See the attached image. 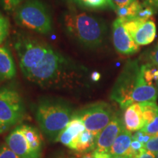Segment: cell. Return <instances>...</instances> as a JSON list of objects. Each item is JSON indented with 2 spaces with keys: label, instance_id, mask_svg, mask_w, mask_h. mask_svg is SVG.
Instances as JSON below:
<instances>
[{
  "label": "cell",
  "instance_id": "1",
  "mask_svg": "<svg viewBox=\"0 0 158 158\" xmlns=\"http://www.w3.org/2000/svg\"><path fill=\"white\" fill-rule=\"evenodd\" d=\"M13 47L23 76L39 87L71 91L84 85L86 68L43 40L19 32Z\"/></svg>",
  "mask_w": 158,
  "mask_h": 158
},
{
  "label": "cell",
  "instance_id": "2",
  "mask_svg": "<svg viewBox=\"0 0 158 158\" xmlns=\"http://www.w3.org/2000/svg\"><path fill=\"white\" fill-rule=\"evenodd\" d=\"M158 91L145 80L139 60H129L116 80L110 98L125 109L135 102H156Z\"/></svg>",
  "mask_w": 158,
  "mask_h": 158
},
{
  "label": "cell",
  "instance_id": "3",
  "mask_svg": "<svg viewBox=\"0 0 158 158\" xmlns=\"http://www.w3.org/2000/svg\"><path fill=\"white\" fill-rule=\"evenodd\" d=\"M62 19L63 29L78 44L93 49L104 43L107 28L101 19L75 8L64 12Z\"/></svg>",
  "mask_w": 158,
  "mask_h": 158
},
{
  "label": "cell",
  "instance_id": "4",
  "mask_svg": "<svg viewBox=\"0 0 158 158\" xmlns=\"http://www.w3.org/2000/svg\"><path fill=\"white\" fill-rule=\"evenodd\" d=\"M74 115L72 106L61 99L45 98L38 102L35 116L40 127L50 141H55Z\"/></svg>",
  "mask_w": 158,
  "mask_h": 158
},
{
  "label": "cell",
  "instance_id": "5",
  "mask_svg": "<svg viewBox=\"0 0 158 158\" xmlns=\"http://www.w3.org/2000/svg\"><path fill=\"white\" fill-rule=\"evenodd\" d=\"M15 23L38 34L48 35L53 31L50 11L41 0H26L13 13Z\"/></svg>",
  "mask_w": 158,
  "mask_h": 158
},
{
  "label": "cell",
  "instance_id": "6",
  "mask_svg": "<svg viewBox=\"0 0 158 158\" xmlns=\"http://www.w3.org/2000/svg\"><path fill=\"white\" fill-rule=\"evenodd\" d=\"M74 114L83 122L86 129L96 137L116 115L110 105L105 102L89 105Z\"/></svg>",
  "mask_w": 158,
  "mask_h": 158
},
{
  "label": "cell",
  "instance_id": "7",
  "mask_svg": "<svg viewBox=\"0 0 158 158\" xmlns=\"http://www.w3.org/2000/svg\"><path fill=\"white\" fill-rule=\"evenodd\" d=\"M25 114L22 98L16 90L0 89V121L9 128L21 122Z\"/></svg>",
  "mask_w": 158,
  "mask_h": 158
},
{
  "label": "cell",
  "instance_id": "8",
  "mask_svg": "<svg viewBox=\"0 0 158 158\" xmlns=\"http://www.w3.org/2000/svg\"><path fill=\"white\" fill-rule=\"evenodd\" d=\"M112 38L114 48L118 54L129 56L139 51V45L136 44L124 28L123 21L120 18H117L112 24Z\"/></svg>",
  "mask_w": 158,
  "mask_h": 158
},
{
  "label": "cell",
  "instance_id": "9",
  "mask_svg": "<svg viewBox=\"0 0 158 158\" xmlns=\"http://www.w3.org/2000/svg\"><path fill=\"white\" fill-rule=\"evenodd\" d=\"M124 128L122 118L115 115L110 123L97 135L95 149L102 152H108L116 138Z\"/></svg>",
  "mask_w": 158,
  "mask_h": 158
},
{
  "label": "cell",
  "instance_id": "10",
  "mask_svg": "<svg viewBox=\"0 0 158 158\" xmlns=\"http://www.w3.org/2000/svg\"><path fill=\"white\" fill-rule=\"evenodd\" d=\"M86 130L84 123L74 114L67 126L59 133L55 141L62 143L69 149L73 150L77 138Z\"/></svg>",
  "mask_w": 158,
  "mask_h": 158
},
{
  "label": "cell",
  "instance_id": "11",
  "mask_svg": "<svg viewBox=\"0 0 158 158\" xmlns=\"http://www.w3.org/2000/svg\"><path fill=\"white\" fill-rule=\"evenodd\" d=\"M6 144L21 158H39L32 152L28 141L19 126L6 138Z\"/></svg>",
  "mask_w": 158,
  "mask_h": 158
},
{
  "label": "cell",
  "instance_id": "12",
  "mask_svg": "<svg viewBox=\"0 0 158 158\" xmlns=\"http://www.w3.org/2000/svg\"><path fill=\"white\" fill-rule=\"evenodd\" d=\"M124 128L131 133L141 130L145 125L141 102H135L125 108L123 115Z\"/></svg>",
  "mask_w": 158,
  "mask_h": 158
},
{
  "label": "cell",
  "instance_id": "13",
  "mask_svg": "<svg viewBox=\"0 0 158 158\" xmlns=\"http://www.w3.org/2000/svg\"><path fill=\"white\" fill-rule=\"evenodd\" d=\"M156 33L157 29L155 21L152 19L142 23L135 31L132 37L136 44L139 46L146 45L153 42L155 39Z\"/></svg>",
  "mask_w": 158,
  "mask_h": 158
},
{
  "label": "cell",
  "instance_id": "14",
  "mask_svg": "<svg viewBox=\"0 0 158 158\" xmlns=\"http://www.w3.org/2000/svg\"><path fill=\"white\" fill-rule=\"evenodd\" d=\"M16 75V68L11 52L7 47L0 46V81L10 80Z\"/></svg>",
  "mask_w": 158,
  "mask_h": 158
},
{
  "label": "cell",
  "instance_id": "15",
  "mask_svg": "<svg viewBox=\"0 0 158 158\" xmlns=\"http://www.w3.org/2000/svg\"><path fill=\"white\" fill-rule=\"evenodd\" d=\"M132 135L133 134L131 132L128 131L125 128H124L121 133L118 134L117 138H116L115 141L114 142L113 145L110 147L108 153L112 157L123 156V157H127L130 151L132 140H133Z\"/></svg>",
  "mask_w": 158,
  "mask_h": 158
},
{
  "label": "cell",
  "instance_id": "16",
  "mask_svg": "<svg viewBox=\"0 0 158 158\" xmlns=\"http://www.w3.org/2000/svg\"><path fill=\"white\" fill-rule=\"evenodd\" d=\"M19 127L27 138L32 152L39 158H40L43 149V138L39 130L29 125H20Z\"/></svg>",
  "mask_w": 158,
  "mask_h": 158
},
{
  "label": "cell",
  "instance_id": "17",
  "mask_svg": "<svg viewBox=\"0 0 158 158\" xmlns=\"http://www.w3.org/2000/svg\"><path fill=\"white\" fill-rule=\"evenodd\" d=\"M96 136L88 130H85L79 135L75 144L74 151L84 155L95 149Z\"/></svg>",
  "mask_w": 158,
  "mask_h": 158
},
{
  "label": "cell",
  "instance_id": "18",
  "mask_svg": "<svg viewBox=\"0 0 158 158\" xmlns=\"http://www.w3.org/2000/svg\"><path fill=\"white\" fill-rule=\"evenodd\" d=\"M75 5L84 9H105L116 10V6L112 0H68Z\"/></svg>",
  "mask_w": 158,
  "mask_h": 158
},
{
  "label": "cell",
  "instance_id": "19",
  "mask_svg": "<svg viewBox=\"0 0 158 158\" xmlns=\"http://www.w3.org/2000/svg\"><path fill=\"white\" fill-rule=\"evenodd\" d=\"M141 6L142 4L140 3L138 0H135V2L130 5L123 6V7H116V10L114 11L118 15V18L124 20L133 19L137 16L138 11L141 8Z\"/></svg>",
  "mask_w": 158,
  "mask_h": 158
},
{
  "label": "cell",
  "instance_id": "20",
  "mask_svg": "<svg viewBox=\"0 0 158 158\" xmlns=\"http://www.w3.org/2000/svg\"><path fill=\"white\" fill-rule=\"evenodd\" d=\"M145 124L149 123L158 114V106L156 102L148 101L141 102Z\"/></svg>",
  "mask_w": 158,
  "mask_h": 158
},
{
  "label": "cell",
  "instance_id": "21",
  "mask_svg": "<svg viewBox=\"0 0 158 158\" xmlns=\"http://www.w3.org/2000/svg\"><path fill=\"white\" fill-rule=\"evenodd\" d=\"M141 64L158 68V42L153 48L144 53L141 58Z\"/></svg>",
  "mask_w": 158,
  "mask_h": 158
},
{
  "label": "cell",
  "instance_id": "22",
  "mask_svg": "<svg viewBox=\"0 0 158 158\" xmlns=\"http://www.w3.org/2000/svg\"><path fill=\"white\" fill-rule=\"evenodd\" d=\"M9 30L10 23L8 19L0 13V45L8 36Z\"/></svg>",
  "mask_w": 158,
  "mask_h": 158
},
{
  "label": "cell",
  "instance_id": "23",
  "mask_svg": "<svg viewBox=\"0 0 158 158\" xmlns=\"http://www.w3.org/2000/svg\"><path fill=\"white\" fill-rule=\"evenodd\" d=\"M23 2V0H0V4L4 10L13 13Z\"/></svg>",
  "mask_w": 158,
  "mask_h": 158
},
{
  "label": "cell",
  "instance_id": "24",
  "mask_svg": "<svg viewBox=\"0 0 158 158\" xmlns=\"http://www.w3.org/2000/svg\"><path fill=\"white\" fill-rule=\"evenodd\" d=\"M141 130L148 135L152 136L158 135V114L152 121L145 124Z\"/></svg>",
  "mask_w": 158,
  "mask_h": 158
},
{
  "label": "cell",
  "instance_id": "25",
  "mask_svg": "<svg viewBox=\"0 0 158 158\" xmlns=\"http://www.w3.org/2000/svg\"><path fill=\"white\" fill-rule=\"evenodd\" d=\"M152 137H154V136L148 135V134L145 133L144 132L141 131V130H138V131L135 132V133L133 134V135H132L133 139L139 141L140 143H141L143 146H145V144L147 143Z\"/></svg>",
  "mask_w": 158,
  "mask_h": 158
},
{
  "label": "cell",
  "instance_id": "26",
  "mask_svg": "<svg viewBox=\"0 0 158 158\" xmlns=\"http://www.w3.org/2000/svg\"><path fill=\"white\" fill-rule=\"evenodd\" d=\"M0 158H21L6 145H2L0 147Z\"/></svg>",
  "mask_w": 158,
  "mask_h": 158
},
{
  "label": "cell",
  "instance_id": "27",
  "mask_svg": "<svg viewBox=\"0 0 158 158\" xmlns=\"http://www.w3.org/2000/svg\"><path fill=\"white\" fill-rule=\"evenodd\" d=\"M145 149L148 151L154 153L158 152V135L154 136L144 146Z\"/></svg>",
  "mask_w": 158,
  "mask_h": 158
},
{
  "label": "cell",
  "instance_id": "28",
  "mask_svg": "<svg viewBox=\"0 0 158 158\" xmlns=\"http://www.w3.org/2000/svg\"><path fill=\"white\" fill-rule=\"evenodd\" d=\"M135 0H112L114 5H115L116 7H123V6H126L127 5H130Z\"/></svg>",
  "mask_w": 158,
  "mask_h": 158
},
{
  "label": "cell",
  "instance_id": "29",
  "mask_svg": "<svg viewBox=\"0 0 158 158\" xmlns=\"http://www.w3.org/2000/svg\"><path fill=\"white\" fill-rule=\"evenodd\" d=\"M135 158H156V154L145 149L141 155H139Z\"/></svg>",
  "mask_w": 158,
  "mask_h": 158
},
{
  "label": "cell",
  "instance_id": "30",
  "mask_svg": "<svg viewBox=\"0 0 158 158\" xmlns=\"http://www.w3.org/2000/svg\"><path fill=\"white\" fill-rule=\"evenodd\" d=\"M91 78H92V80L93 81H98L99 79L100 78V74L98 72H94L92 74Z\"/></svg>",
  "mask_w": 158,
  "mask_h": 158
},
{
  "label": "cell",
  "instance_id": "31",
  "mask_svg": "<svg viewBox=\"0 0 158 158\" xmlns=\"http://www.w3.org/2000/svg\"><path fill=\"white\" fill-rule=\"evenodd\" d=\"M9 127H7V125H5V124L2 123V122L0 121V134L5 133V132L7 131Z\"/></svg>",
  "mask_w": 158,
  "mask_h": 158
},
{
  "label": "cell",
  "instance_id": "32",
  "mask_svg": "<svg viewBox=\"0 0 158 158\" xmlns=\"http://www.w3.org/2000/svg\"><path fill=\"white\" fill-rule=\"evenodd\" d=\"M148 2L153 7L158 9V0H148Z\"/></svg>",
  "mask_w": 158,
  "mask_h": 158
},
{
  "label": "cell",
  "instance_id": "33",
  "mask_svg": "<svg viewBox=\"0 0 158 158\" xmlns=\"http://www.w3.org/2000/svg\"><path fill=\"white\" fill-rule=\"evenodd\" d=\"M155 87L157 88V91H158V78L157 79V81H155Z\"/></svg>",
  "mask_w": 158,
  "mask_h": 158
},
{
  "label": "cell",
  "instance_id": "34",
  "mask_svg": "<svg viewBox=\"0 0 158 158\" xmlns=\"http://www.w3.org/2000/svg\"><path fill=\"white\" fill-rule=\"evenodd\" d=\"M113 158H127L125 157H123V156H114V157H112Z\"/></svg>",
  "mask_w": 158,
  "mask_h": 158
},
{
  "label": "cell",
  "instance_id": "35",
  "mask_svg": "<svg viewBox=\"0 0 158 158\" xmlns=\"http://www.w3.org/2000/svg\"><path fill=\"white\" fill-rule=\"evenodd\" d=\"M156 158H158V152L156 153Z\"/></svg>",
  "mask_w": 158,
  "mask_h": 158
},
{
  "label": "cell",
  "instance_id": "36",
  "mask_svg": "<svg viewBox=\"0 0 158 158\" xmlns=\"http://www.w3.org/2000/svg\"><path fill=\"white\" fill-rule=\"evenodd\" d=\"M145 1H147V0H145Z\"/></svg>",
  "mask_w": 158,
  "mask_h": 158
}]
</instances>
